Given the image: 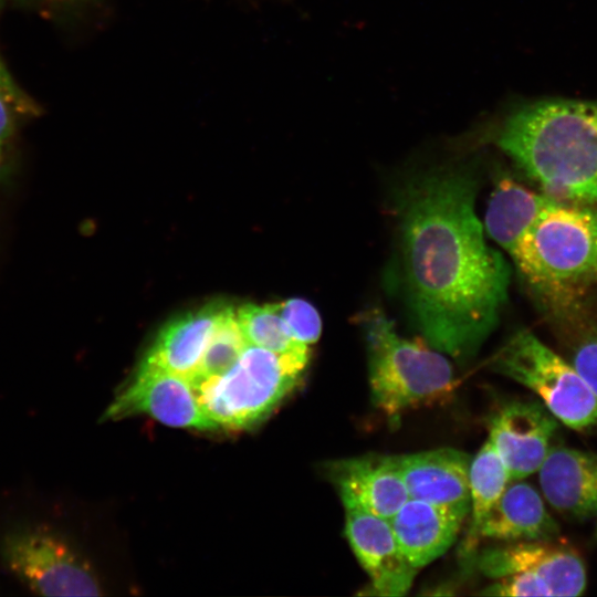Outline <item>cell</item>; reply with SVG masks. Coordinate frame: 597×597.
Listing matches in <instances>:
<instances>
[{
	"label": "cell",
	"mask_w": 597,
	"mask_h": 597,
	"mask_svg": "<svg viewBox=\"0 0 597 597\" xmlns=\"http://www.w3.org/2000/svg\"><path fill=\"white\" fill-rule=\"evenodd\" d=\"M478 185L469 167L439 168L409 179L396 198L409 315L429 346L459 363L495 329L511 277L475 213Z\"/></svg>",
	"instance_id": "cell-1"
},
{
	"label": "cell",
	"mask_w": 597,
	"mask_h": 597,
	"mask_svg": "<svg viewBox=\"0 0 597 597\" xmlns=\"http://www.w3.org/2000/svg\"><path fill=\"white\" fill-rule=\"evenodd\" d=\"M91 530L71 491L28 480L0 488V576L36 595H104Z\"/></svg>",
	"instance_id": "cell-2"
},
{
	"label": "cell",
	"mask_w": 597,
	"mask_h": 597,
	"mask_svg": "<svg viewBox=\"0 0 597 597\" xmlns=\"http://www.w3.org/2000/svg\"><path fill=\"white\" fill-rule=\"evenodd\" d=\"M496 144L545 195L597 206V102L525 104L506 117Z\"/></svg>",
	"instance_id": "cell-3"
},
{
	"label": "cell",
	"mask_w": 597,
	"mask_h": 597,
	"mask_svg": "<svg viewBox=\"0 0 597 597\" xmlns=\"http://www.w3.org/2000/svg\"><path fill=\"white\" fill-rule=\"evenodd\" d=\"M509 256L544 305H572L597 282V210L553 199Z\"/></svg>",
	"instance_id": "cell-4"
},
{
	"label": "cell",
	"mask_w": 597,
	"mask_h": 597,
	"mask_svg": "<svg viewBox=\"0 0 597 597\" xmlns=\"http://www.w3.org/2000/svg\"><path fill=\"white\" fill-rule=\"evenodd\" d=\"M371 402L390 421L407 411L442 401L455 380L448 356L425 341L399 335L379 307L360 314Z\"/></svg>",
	"instance_id": "cell-5"
},
{
	"label": "cell",
	"mask_w": 597,
	"mask_h": 597,
	"mask_svg": "<svg viewBox=\"0 0 597 597\" xmlns=\"http://www.w3.org/2000/svg\"><path fill=\"white\" fill-rule=\"evenodd\" d=\"M308 360L310 350L275 353L249 345L228 371L193 388L218 429H249L300 384Z\"/></svg>",
	"instance_id": "cell-6"
},
{
	"label": "cell",
	"mask_w": 597,
	"mask_h": 597,
	"mask_svg": "<svg viewBox=\"0 0 597 597\" xmlns=\"http://www.w3.org/2000/svg\"><path fill=\"white\" fill-rule=\"evenodd\" d=\"M489 368L527 387L562 423L585 430L597 426V399L573 366L530 331L513 334Z\"/></svg>",
	"instance_id": "cell-7"
},
{
	"label": "cell",
	"mask_w": 597,
	"mask_h": 597,
	"mask_svg": "<svg viewBox=\"0 0 597 597\" xmlns=\"http://www.w3.org/2000/svg\"><path fill=\"white\" fill-rule=\"evenodd\" d=\"M138 413L170 427L218 429L202 410L187 378L145 360L115 394L101 421H117Z\"/></svg>",
	"instance_id": "cell-8"
},
{
	"label": "cell",
	"mask_w": 597,
	"mask_h": 597,
	"mask_svg": "<svg viewBox=\"0 0 597 597\" xmlns=\"http://www.w3.org/2000/svg\"><path fill=\"white\" fill-rule=\"evenodd\" d=\"M478 569L491 578L530 572L548 587L551 596H579L585 591L587 574L579 554L554 541H522L490 547L475 554Z\"/></svg>",
	"instance_id": "cell-9"
},
{
	"label": "cell",
	"mask_w": 597,
	"mask_h": 597,
	"mask_svg": "<svg viewBox=\"0 0 597 597\" xmlns=\"http://www.w3.org/2000/svg\"><path fill=\"white\" fill-rule=\"evenodd\" d=\"M558 420L538 401L514 400L489 421V440L503 460L511 481L536 472L551 449Z\"/></svg>",
	"instance_id": "cell-10"
},
{
	"label": "cell",
	"mask_w": 597,
	"mask_h": 597,
	"mask_svg": "<svg viewBox=\"0 0 597 597\" xmlns=\"http://www.w3.org/2000/svg\"><path fill=\"white\" fill-rule=\"evenodd\" d=\"M328 480L346 509L390 520L409 499L396 455L365 454L326 464Z\"/></svg>",
	"instance_id": "cell-11"
},
{
	"label": "cell",
	"mask_w": 597,
	"mask_h": 597,
	"mask_svg": "<svg viewBox=\"0 0 597 597\" xmlns=\"http://www.w3.org/2000/svg\"><path fill=\"white\" fill-rule=\"evenodd\" d=\"M345 536L370 579V594L404 596L417 570L401 553L388 519L345 510Z\"/></svg>",
	"instance_id": "cell-12"
},
{
	"label": "cell",
	"mask_w": 597,
	"mask_h": 597,
	"mask_svg": "<svg viewBox=\"0 0 597 597\" xmlns=\"http://www.w3.org/2000/svg\"><path fill=\"white\" fill-rule=\"evenodd\" d=\"M396 457L409 499L428 502L465 520L470 511L472 459L468 453L439 448Z\"/></svg>",
	"instance_id": "cell-13"
},
{
	"label": "cell",
	"mask_w": 597,
	"mask_h": 597,
	"mask_svg": "<svg viewBox=\"0 0 597 597\" xmlns=\"http://www.w3.org/2000/svg\"><path fill=\"white\" fill-rule=\"evenodd\" d=\"M537 471L554 510L575 521L597 516V452L553 447Z\"/></svg>",
	"instance_id": "cell-14"
},
{
	"label": "cell",
	"mask_w": 597,
	"mask_h": 597,
	"mask_svg": "<svg viewBox=\"0 0 597 597\" xmlns=\"http://www.w3.org/2000/svg\"><path fill=\"white\" fill-rule=\"evenodd\" d=\"M389 521L405 558L419 569L453 545L464 520L428 502L408 499Z\"/></svg>",
	"instance_id": "cell-15"
},
{
	"label": "cell",
	"mask_w": 597,
	"mask_h": 597,
	"mask_svg": "<svg viewBox=\"0 0 597 597\" xmlns=\"http://www.w3.org/2000/svg\"><path fill=\"white\" fill-rule=\"evenodd\" d=\"M559 528L546 511L538 492L525 482L507 483L485 515L480 527V541L505 543L522 541H555Z\"/></svg>",
	"instance_id": "cell-16"
},
{
	"label": "cell",
	"mask_w": 597,
	"mask_h": 597,
	"mask_svg": "<svg viewBox=\"0 0 597 597\" xmlns=\"http://www.w3.org/2000/svg\"><path fill=\"white\" fill-rule=\"evenodd\" d=\"M223 306L222 303L212 302L168 322L144 360L190 381Z\"/></svg>",
	"instance_id": "cell-17"
},
{
	"label": "cell",
	"mask_w": 597,
	"mask_h": 597,
	"mask_svg": "<svg viewBox=\"0 0 597 597\" xmlns=\"http://www.w3.org/2000/svg\"><path fill=\"white\" fill-rule=\"evenodd\" d=\"M555 198L535 192L509 177L494 186L484 218L485 233L507 254L538 213Z\"/></svg>",
	"instance_id": "cell-18"
},
{
	"label": "cell",
	"mask_w": 597,
	"mask_h": 597,
	"mask_svg": "<svg viewBox=\"0 0 597 597\" xmlns=\"http://www.w3.org/2000/svg\"><path fill=\"white\" fill-rule=\"evenodd\" d=\"M510 481L503 460L488 439L470 463V524L461 544V556L469 562L475 556L480 527L485 515Z\"/></svg>",
	"instance_id": "cell-19"
},
{
	"label": "cell",
	"mask_w": 597,
	"mask_h": 597,
	"mask_svg": "<svg viewBox=\"0 0 597 597\" xmlns=\"http://www.w3.org/2000/svg\"><path fill=\"white\" fill-rule=\"evenodd\" d=\"M248 346L249 343L239 325L235 311L224 305L206 345L197 371L190 380L192 387L228 371Z\"/></svg>",
	"instance_id": "cell-20"
},
{
	"label": "cell",
	"mask_w": 597,
	"mask_h": 597,
	"mask_svg": "<svg viewBox=\"0 0 597 597\" xmlns=\"http://www.w3.org/2000/svg\"><path fill=\"white\" fill-rule=\"evenodd\" d=\"M237 318L249 345L275 353L310 350L290 334L279 304H247L238 308Z\"/></svg>",
	"instance_id": "cell-21"
},
{
	"label": "cell",
	"mask_w": 597,
	"mask_h": 597,
	"mask_svg": "<svg viewBox=\"0 0 597 597\" xmlns=\"http://www.w3.org/2000/svg\"><path fill=\"white\" fill-rule=\"evenodd\" d=\"M281 316L291 334L298 343L311 346L322 332V320L316 308L302 298H290L279 303Z\"/></svg>",
	"instance_id": "cell-22"
},
{
	"label": "cell",
	"mask_w": 597,
	"mask_h": 597,
	"mask_svg": "<svg viewBox=\"0 0 597 597\" xmlns=\"http://www.w3.org/2000/svg\"><path fill=\"white\" fill-rule=\"evenodd\" d=\"M569 350L568 363L597 399V331L577 338Z\"/></svg>",
	"instance_id": "cell-23"
},
{
	"label": "cell",
	"mask_w": 597,
	"mask_h": 597,
	"mask_svg": "<svg viewBox=\"0 0 597 597\" xmlns=\"http://www.w3.org/2000/svg\"><path fill=\"white\" fill-rule=\"evenodd\" d=\"M481 595L489 596H551L547 585L530 572L514 573L496 578Z\"/></svg>",
	"instance_id": "cell-24"
},
{
	"label": "cell",
	"mask_w": 597,
	"mask_h": 597,
	"mask_svg": "<svg viewBox=\"0 0 597 597\" xmlns=\"http://www.w3.org/2000/svg\"><path fill=\"white\" fill-rule=\"evenodd\" d=\"M18 93L13 83H0V157L13 129L11 105L20 107L29 104L21 101Z\"/></svg>",
	"instance_id": "cell-25"
},
{
	"label": "cell",
	"mask_w": 597,
	"mask_h": 597,
	"mask_svg": "<svg viewBox=\"0 0 597 597\" xmlns=\"http://www.w3.org/2000/svg\"><path fill=\"white\" fill-rule=\"evenodd\" d=\"M0 83H12L3 65L0 62Z\"/></svg>",
	"instance_id": "cell-26"
},
{
	"label": "cell",
	"mask_w": 597,
	"mask_h": 597,
	"mask_svg": "<svg viewBox=\"0 0 597 597\" xmlns=\"http://www.w3.org/2000/svg\"><path fill=\"white\" fill-rule=\"evenodd\" d=\"M596 537H597V530H596V533H595Z\"/></svg>",
	"instance_id": "cell-27"
},
{
	"label": "cell",
	"mask_w": 597,
	"mask_h": 597,
	"mask_svg": "<svg viewBox=\"0 0 597 597\" xmlns=\"http://www.w3.org/2000/svg\"><path fill=\"white\" fill-rule=\"evenodd\" d=\"M20 1H28V0H20Z\"/></svg>",
	"instance_id": "cell-28"
},
{
	"label": "cell",
	"mask_w": 597,
	"mask_h": 597,
	"mask_svg": "<svg viewBox=\"0 0 597 597\" xmlns=\"http://www.w3.org/2000/svg\"><path fill=\"white\" fill-rule=\"evenodd\" d=\"M0 3H1V0H0Z\"/></svg>",
	"instance_id": "cell-29"
}]
</instances>
